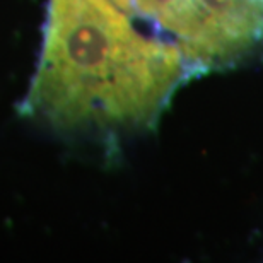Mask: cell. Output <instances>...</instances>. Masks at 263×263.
Listing matches in <instances>:
<instances>
[{
    "label": "cell",
    "instance_id": "obj_2",
    "mask_svg": "<svg viewBox=\"0 0 263 263\" xmlns=\"http://www.w3.org/2000/svg\"><path fill=\"white\" fill-rule=\"evenodd\" d=\"M173 43L193 76L241 65L263 50V0H109Z\"/></svg>",
    "mask_w": 263,
    "mask_h": 263
},
{
    "label": "cell",
    "instance_id": "obj_1",
    "mask_svg": "<svg viewBox=\"0 0 263 263\" xmlns=\"http://www.w3.org/2000/svg\"><path fill=\"white\" fill-rule=\"evenodd\" d=\"M193 72L175 45L109 0H48L21 109L64 134L151 128Z\"/></svg>",
    "mask_w": 263,
    "mask_h": 263
}]
</instances>
